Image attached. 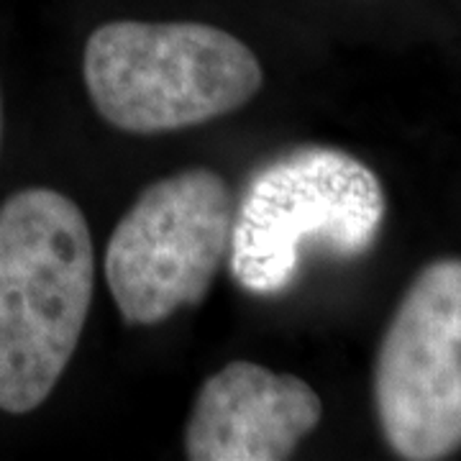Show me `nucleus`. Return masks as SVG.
<instances>
[{"instance_id": "nucleus-1", "label": "nucleus", "mask_w": 461, "mask_h": 461, "mask_svg": "<svg viewBox=\"0 0 461 461\" xmlns=\"http://www.w3.org/2000/svg\"><path fill=\"white\" fill-rule=\"evenodd\" d=\"M95 257L75 200L29 187L0 205V411H36L80 344Z\"/></svg>"}, {"instance_id": "nucleus-2", "label": "nucleus", "mask_w": 461, "mask_h": 461, "mask_svg": "<svg viewBox=\"0 0 461 461\" xmlns=\"http://www.w3.org/2000/svg\"><path fill=\"white\" fill-rule=\"evenodd\" d=\"M85 87L121 131L167 133L244 108L262 90L257 54L229 32L193 21H113L90 33Z\"/></svg>"}, {"instance_id": "nucleus-3", "label": "nucleus", "mask_w": 461, "mask_h": 461, "mask_svg": "<svg viewBox=\"0 0 461 461\" xmlns=\"http://www.w3.org/2000/svg\"><path fill=\"white\" fill-rule=\"evenodd\" d=\"M387 200L379 177L341 149L305 147L262 167L233 208L230 275L251 295L295 280L303 249L357 259L377 241Z\"/></svg>"}, {"instance_id": "nucleus-4", "label": "nucleus", "mask_w": 461, "mask_h": 461, "mask_svg": "<svg viewBox=\"0 0 461 461\" xmlns=\"http://www.w3.org/2000/svg\"><path fill=\"white\" fill-rule=\"evenodd\" d=\"M229 182L213 169H185L149 185L118 221L105 251V280L129 326H157L208 295L229 259Z\"/></svg>"}, {"instance_id": "nucleus-5", "label": "nucleus", "mask_w": 461, "mask_h": 461, "mask_svg": "<svg viewBox=\"0 0 461 461\" xmlns=\"http://www.w3.org/2000/svg\"><path fill=\"white\" fill-rule=\"evenodd\" d=\"M382 436L400 459H446L461 446V259L420 269L375 362Z\"/></svg>"}, {"instance_id": "nucleus-6", "label": "nucleus", "mask_w": 461, "mask_h": 461, "mask_svg": "<svg viewBox=\"0 0 461 461\" xmlns=\"http://www.w3.org/2000/svg\"><path fill=\"white\" fill-rule=\"evenodd\" d=\"M323 402L308 382L230 362L205 379L185 430L193 461H282L318 429Z\"/></svg>"}, {"instance_id": "nucleus-7", "label": "nucleus", "mask_w": 461, "mask_h": 461, "mask_svg": "<svg viewBox=\"0 0 461 461\" xmlns=\"http://www.w3.org/2000/svg\"><path fill=\"white\" fill-rule=\"evenodd\" d=\"M0 136H3V103H0Z\"/></svg>"}]
</instances>
